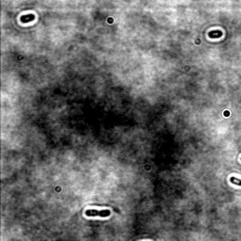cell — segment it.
I'll return each mask as SVG.
<instances>
[{"label": "cell", "instance_id": "obj_1", "mask_svg": "<svg viewBox=\"0 0 241 241\" xmlns=\"http://www.w3.org/2000/svg\"><path fill=\"white\" fill-rule=\"evenodd\" d=\"M86 215L88 217H95V216H99V217H109L110 215V211L109 210H101V211H98V210L95 209H91V210H87L86 211Z\"/></svg>", "mask_w": 241, "mask_h": 241}, {"label": "cell", "instance_id": "obj_2", "mask_svg": "<svg viewBox=\"0 0 241 241\" xmlns=\"http://www.w3.org/2000/svg\"><path fill=\"white\" fill-rule=\"evenodd\" d=\"M230 181L231 183H233L234 185H237V186H241V180L238 178H236V177H231L230 178Z\"/></svg>", "mask_w": 241, "mask_h": 241}, {"label": "cell", "instance_id": "obj_3", "mask_svg": "<svg viewBox=\"0 0 241 241\" xmlns=\"http://www.w3.org/2000/svg\"><path fill=\"white\" fill-rule=\"evenodd\" d=\"M240 159H241V158H240Z\"/></svg>", "mask_w": 241, "mask_h": 241}]
</instances>
